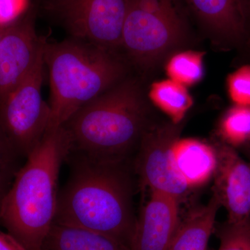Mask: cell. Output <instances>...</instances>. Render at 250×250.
I'll use <instances>...</instances> for the list:
<instances>
[{
    "instance_id": "1",
    "label": "cell",
    "mask_w": 250,
    "mask_h": 250,
    "mask_svg": "<svg viewBox=\"0 0 250 250\" xmlns=\"http://www.w3.org/2000/svg\"><path fill=\"white\" fill-rule=\"evenodd\" d=\"M70 167L59 190L54 223L83 229L131 249L136 226L132 161L101 162L67 156Z\"/></svg>"
},
{
    "instance_id": "2",
    "label": "cell",
    "mask_w": 250,
    "mask_h": 250,
    "mask_svg": "<svg viewBox=\"0 0 250 250\" xmlns=\"http://www.w3.org/2000/svg\"><path fill=\"white\" fill-rule=\"evenodd\" d=\"M152 123L141 83L126 77L62 125L69 139L67 156L101 162L134 161Z\"/></svg>"
},
{
    "instance_id": "3",
    "label": "cell",
    "mask_w": 250,
    "mask_h": 250,
    "mask_svg": "<svg viewBox=\"0 0 250 250\" xmlns=\"http://www.w3.org/2000/svg\"><path fill=\"white\" fill-rule=\"evenodd\" d=\"M63 126L47 130L18 172L0 211V225L27 250H42L53 225L59 177L68 154Z\"/></svg>"
},
{
    "instance_id": "4",
    "label": "cell",
    "mask_w": 250,
    "mask_h": 250,
    "mask_svg": "<svg viewBox=\"0 0 250 250\" xmlns=\"http://www.w3.org/2000/svg\"><path fill=\"white\" fill-rule=\"evenodd\" d=\"M44 61L50 85L48 129L60 127L78 110L127 77L119 52L69 38L46 41Z\"/></svg>"
},
{
    "instance_id": "5",
    "label": "cell",
    "mask_w": 250,
    "mask_h": 250,
    "mask_svg": "<svg viewBox=\"0 0 250 250\" xmlns=\"http://www.w3.org/2000/svg\"><path fill=\"white\" fill-rule=\"evenodd\" d=\"M190 18L183 0H130L121 47L126 62L152 72L187 44Z\"/></svg>"
},
{
    "instance_id": "6",
    "label": "cell",
    "mask_w": 250,
    "mask_h": 250,
    "mask_svg": "<svg viewBox=\"0 0 250 250\" xmlns=\"http://www.w3.org/2000/svg\"><path fill=\"white\" fill-rule=\"evenodd\" d=\"M45 70L43 49L30 73L0 102V128L25 160L48 129L50 108L42 97Z\"/></svg>"
},
{
    "instance_id": "7",
    "label": "cell",
    "mask_w": 250,
    "mask_h": 250,
    "mask_svg": "<svg viewBox=\"0 0 250 250\" xmlns=\"http://www.w3.org/2000/svg\"><path fill=\"white\" fill-rule=\"evenodd\" d=\"M130 0H49L70 37L119 52Z\"/></svg>"
},
{
    "instance_id": "8",
    "label": "cell",
    "mask_w": 250,
    "mask_h": 250,
    "mask_svg": "<svg viewBox=\"0 0 250 250\" xmlns=\"http://www.w3.org/2000/svg\"><path fill=\"white\" fill-rule=\"evenodd\" d=\"M180 123H152L143 135L134 159V170L140 184L150 191L180 200L188 191L172 160V147L179 139Z\"/></svg>"
},
{
    "instance_id": "9",
    "label": "cell",
    "mask_w": 250,
    "mask_h": 250,
    "mask_svg": "<svg viewBox=\"0 0 250 250\" xmlns=\"http://www.w3.org/2000/svg\"><path fill=\"white\" fill-rule=\"evenodd\" d=\"M45 42L36 34L31 14L5 27L0 41V102L30 73Z\"/></svg>"
},
{
    "instance_id": "10",
    "label": "cell",
    "mask_w": 250,
    "mask_h": 250,
    "mask_svg": "<svg viewBox=\"0 0 250 250\" xmlns=\"http://www.w3.org/2000/svg\"><path fill=\"white\" fill-rule=\"evenodd\" d=\"M190 18L223 49H244L248 43L242 0H183Z\"/></svg>"
},
{
    "instance_id": "11",
    "label": "cell",
    "mask_w": 250,
    "mask_h": 250,
    "mask_svg": "<svg viewBox=\"0 0 250 250\" xmlns=\"http://www.w3.org/2000/svg\"><path fill=\"white\" fill-rule=\"evenodd\" d=\"M218 164L213 193L228 212L229 223L250 220V164L228 145L215 148Z\"/></svg>"
},
{
    "instance_id": "12",
    "label": "cell",
    "mask_w": 250,
    "mask_h": 250,
    "mask_svg": "<svg viewBox=\"0 0 250 250\" xmlns=\"http://www.w3.org/2000/svg\"><path fill=\"white\" fill-rule=\"evenodd\" d=\"M179 200L151 191L136 216L131 250H169L180 223Z\"/></svg>"
},
{
    "instance_id": "13",
    "label": "cell",
    "mask_w": 250,
    "mask_h": 250,
    "mask_svg": "<svg viewBox=\"0 0 250 250\" xmlns=\"http://www.w3.org/2000/svg\"><path fill=\"white\" fill-rule=\"evenodd\" d=\"M174 167L189 190L202 187L214 177L216 149L196 139H178L172 147Z\"/></svg>"
},
{
    "instance_id": "14",
    "label": "cell",
    "mask_w": 250,
    "mask_h": 250,
    "mask_svg": "<svg viewBox=\"0 0 250 250\" xmlns=\"http://www.w3.org/2000/svg\"><path fill=\"white\" fill-rule=\"evenodd\" d=\"M220 207L218 197L213 194L207 205L180 222L169 250H207Z\"/></svg>"
},
{
    "instance_id": "15",
    "label": "cell",
    "mask_w": 250,
    "mask_h": 250,
    "mask_svg": "<svg viewBox=\"0 0 250 250\" xmlns=\"http://www.w3.org/2000/svg\"><path fill=\"white\" fill-rule=\"evenodd\" d=\"M42 250H131L121 242L101 233L54 223Z\"/></svg>"
},
{
    "instance_id": "16",
    "label": "cell",
    "mask_w": 250,
    "mask_h": 250,
    "mask_svg": "<svg viewBox=\"0 0 250 250\" xmlns=\"http://www.w3.org/2000/svg\"><path fill=\"white\" fill-rule=\"evenodd\" d=\"M149 97L154 104L176 124L181 123L192 104V98L184 85L173 80L154 83Z\"/></svg>"
},
{
    "instance_id": "17",
    "label": "cell",
    "mask_w": 250,
    "mask_h": 250,
    "mask_svg": "<svg viewBox=\"0 0 250 250\" xmlns=\"http://www.w3.org/2000/svg\"><path fill=\"white\" fill-rule=\"evenodd\" d=\"M227 145L238 147L250 141V106H236L227 112L220 125Z\"/></svg>"
},
{
    "instance_id": "18",
    "label": "cell",
    "mask_w": 250,
    "mask_h": 250,
    "mask_svg": "<svg viewBox=\"0 0 250 250\" xmlns=\"http://www.w3.org/2000/svg\"><path fill=\"white\" fill-rule=\"evenodd\" d=\"M167 71L172 80L181 84L197 83L203 75L202 54L188 51L174 54L167 62Z\"/></svg>"
},
{
    "instance_id": "19",
    "label": "cell",
    "mask_w": 250,
    "mask_h": 250,
    "mask_svg": "<svg viewBox=\"0 0 250 250\" xmlns=\"http://www.w3.org/2000/svg\"><path fill=\"white\" fill-rule=\"evenodd\" d=\"M24 161L0 128V211Z\"/></svg>"
},
{
    "instance_id": "20",
    "label": "cell",
    "mask_w": 250,
    "mask_h": 250,
    "mask_svg": "<svg viewBox=\"0 0 250 250\" xmlns=\"http://www.w3.org/2000/svg\"><path fill=\"white\" fill-rule=\"evenodd\" d=\"M218 233V250H250V220L235 224L227 222Z\"/></svg>"
},
{
    "instance_id": "21",
    "label": "cell",
    "mask_w": 250,
    "mask_h": 250,
    "mask_svg": "<svg viewBox=\"0 0 250 250\" xmlns=\"http://www.w3.org/2000/svg\"><path fill=\"white\" fill-rule=\"evenodd\" d=\"M228 89L237 106H250V65L241 67L229 77Z\"/></svg>"
},
{
    "instance_id": "22",
    "label": "cell",
    "mask_w": 250,
    "mask_h": 250,
    "mask_svg": "<svg viewBox=\"0 0 250 250\" xmlns=\"http://www.w3.org/2000/svg\"><path fill=\"white\" fill-rule=\"evenodd\" d=\"M29 0H0V27H6L27 14Z\"/></svg>"
},
{
    "instance_id": "23",
    "label": "cell",
    "mask_w": 250,
    "mask_h": 250,
    "mask_svg": "<svg viewBox=\"0 0 250 250\" xmlns=\"http://www.w3.org/2000/svg\"><path fill=\"white\" fill-rule=\"evenodd\" d=\"M0 250H27L19 241L9 233L0 229Z\"/></svg>"
},
{
    "instance_id": "24",
    "label": "cell",
    "mask_w": 250,
    "mask_h": 250,
    "mask_svg": "<svg viewBox=\"0 0 250 250\" xmlns=\"http://www.w3.org/2000/svg\"><path fill=\"white\" fill-rule=\"evenodd\" d=\"M242 6L248 33V42L250 41V0H242Z\"/></svg>"
},
{
    "instance_id": "25",
    "label": "cell",
    "mask_w": 250,
    "mask_h": 250,
    "mask_svg": "<svg viewBox=\"0 0 250 250\" xmlns=\"http://www.w3.org/2000/svg\"><path fill=\"white\" fill-rule=\"evenodd\" d=\"M5 27H0V41H1V37H2L3 34H4Z\"/></svg>"
},
{
    "instance_id": "26",
    "label": "cell",
    "mask_w": 250,
    "mask_h": 250,
    "mask_svg": "<svg viewBox=\"0 0 250 250\" xmlns=\"http://www.w3.org/2000/svg\"><path fill=\"white\" fill-rule=\"evenodd\" d=\"M244 49H250V41L249 42H248V45H247L246 48Z\"/></svg>"
}]
</instances>
